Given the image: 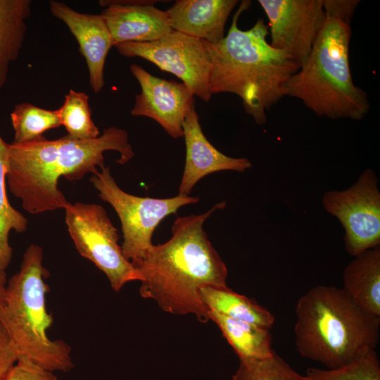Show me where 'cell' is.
<instances>
[{
	"mask_svg": "<svg viewBox=\"0 0 380 380\" xmlns=\"http://www.w3.org/2000/svg\"><path fill=\"white\" fill-rule=\"evenodd\" d=\"M268 19L270 45L300 67L325 21L322 0H259Z\"/></svg>",
	"mask_w": 380,
	"mask_h": 380,
	"instance_id": "11",
	"label": "cell"
},
{
	"mask_svg": "<svg viewBox=\"0 0 380 380\" xmlns=\"http://www.w3.org/2000/svg\"><path fill=\"white\" fill-rule=\"evenodd\" d=\"M343 289L362 310L380 317V246L366 250L347 265Z\"/></svg>",
	"mask_w": 380,
	"mask_h": 380,
	"instance_id": "17",
	"label": "cell"
},
{
	"mask_svg": "<svg viewBox=\"0 0 380 380\" xmlns=\"http://www.w3.org/2000/svg\"><path fill=\"white\" fill-rule=\"evenodd\" d=\"M7 144L0 135V270L5 271L11 261L13 249L8 242L11 230L23 232L28 221L10 203L6 189V174L8 160Z\"/></svg>",
	"mask_w": 380,
	"mask_h": 380,
	"instance_id": "21",
	"label": "cell"
},
{
	"mask_svg": "<svg viewBox=\"0 0 380 380\" xmlns=\"http://www.w3.org/2000/svg\"><path fill=\"white\" fill-rule=\"evenodd\" d=\"M232 380H309L275 353L265 359L240 361Z\"/></svg>",
	"mask_w": 380,
	"mask_h": 380,
	"instance_id": "25",
	"label": "cell"
},
{
	"mask_svg": "<svg viewBox=\"0 0 380 380\" xmlns=\"http://www.w3.org/2000/svg\"><path fill=\"white\" fill-rule=\"evenodd\" d=\"M210 319L220 329L240 361L267 358L275 352L272 347L270 329L238 321L213 310H209Z\"/></svg>",
	"mask_w": 380,
	"mask_h": 380,
	"instance_id": "19",
	"label": "cell"
},
{
	"mask_svg": "<svg viewBox=\"0 0 380 380\" xmlns=\"http://www.w3.org/2000/svg\"><path fill=\"white\" fill-rule=\"evenodd\" d=\"M98 196L108 203L121 223L125 257L132 264L143 259L153 245L154 230L167 216L180 208L196 203L198 197L177 195L171 198L142 197L124 191L117 184L109 167H103L90 178Z\"/></svg>",
	"mask_w": 380,
	"mask_h": 380,
	"instance_id": "7",
	"label": "cell"
},
{
	"mask_svg": "<svg viewBox=\"0 0 380 380\" xmlns=\"http://www.w3.org/2000/svg\"><path fill=\"white\" fill-rule=\"evenodd\" d=\"M120 153L119 164L134 156L125 129L110 127L97 138L76 139L68 135L48 140L44 137L23 144H8L6 182L30 214L64 209L68 201L58 189L61 177L70 181L94 174L105 166L103 153Z\"/></svg>",
	"mask_w": 380,
	"mask_h": 380,
	"instance_id": "2",
	"label": "cell"
},
{
	"mask_svg": "<svg viewBox=\"0 0 380 380\" xmlns=\"http://www.w3.org/2000/svg\"><path fill=\"white\" fill-rule=\"evenodd\" d=\"M13 144H23L42 138L45 132L61 126L57 110L39 108L29 103L15 106L11 113Z\"/></svg>",
	"mask_w": 380,
	"mask_h": 380,
	"instance_id": "22",
	"label": "cell"
},
{
	"mask_svg": "<svg viewBox=\"0 0 380 380\" xmlns=\"http://www.w3.org/2000/svg\"><path fill=\"white\" fill-rule=\"evenodd\" d=\"M49 276L43 250L36 244L25 250L20 270L7 281L0 303V323L15 348L18 360H27L51 372H70L75 366L70 346L51 340L46 331L53 319L46 308Z\"/></svg>",
	"mask_w": 380,
	"mask_h": 380,
	"instance_id": "5",
	"label": "cell"
},
{
	"mask_svg": "<svg viewBox=\"0 0 380 380\" xmlns=\"http://www.w3.org/2000/svg\"><path fill=\"white\" fill-rule=\"evenodd\" d=\"M350 24L330 17L305 62L291 76L286 96L296 98L320 117L359 120L368 113L367 93L353 80Z\"/></svg>",
	"mask_w": 380,
	"mask_h": 380,
	"instance_id": "6",
	"label": "cell"
},
{
	"mask_svg": "<svg viewBox=\"0 0 380 380\" xmlns=\"http://www.w3.org/2000/svg\"><path fill=\"white\" fill-rule=\"evenodd\" d=\"M378 182L374 171L367 169L350 187L328 191L322 198L326 211L342 224L345 248L353 257L380 246Z\"/></svg>",
	"mask_w": 380,
	"mask_h": 380,
	"instance_id": "9",
	"label": "cell"
},
{
	"mask_svg": "<svg viewBox=\"0 0 380 380\" xmlns=\"http://www.w3.org/2000/svg\"><path fill=\"white\" fill-rule=\"evenodd\" d=\"M30 14V0H0V94L20 54Z\"/></svg>",
	"mask_w": 380,
	"mask_h": 380,
	"instance_id": "18",
	"label": "cell"
},
{
	"mask_svg": "<svg viewBox=\"0 0 380 380\" xmlns=\"http://www.w3.org/2000/svg\"><path fill=\"white\" fill-rule=\"evenodd\" d=\"M200 296L209 310L215 311L235 320L271 329L274 315L254 299L237 293L229 287H203Z\"/></svg>",
	"mask_w": 380,
	"mask_h": 380,
	"instance_id": "20",
	"label": "cell"
},
{
	"mask_svg": "<svg viewBox=\"0 0 380 380\" xmlns=\"http://www.w3.org/2000/svg\"><path fill=\"white\" fill-rule=\"evenodd\" d=\"M161 1H100L106 6L101 13L112 37L113 46L127 42H146L170 32L166 11L156 8Z\"/></svg>",
	"mask_w": 380,
	"mask_h": 380,
	"instance_id": "13",
	"label": "cell"
},
{
	"mask_svg": "<svg viewBox=\"0 0 380 380\" xmlns=\"http://www.w3.org/2000/svg\"><path fill=\"white\" fill-rule=\"evenodd\" d=\"M360 2L357 0H322L327 17L338 19L348 24H350Z\"/></svg>",
	"mask_w": 380,
	"mask_h": 380,
	"instance_id": "27",
	"label": "cell"
},
{
	"mask_svg": "<svg viewBox=\"0 0 380 380\" xmlns=\"http://www.w3.org/2000/svg\"><path fill=\"white\" fill-rule=\"evenodd\" d=\"M249 5V1L241 3L222 40L202 42L210 62L211 94L237 95L246 113L262 125L266 111L286 96L287 84L299 67L267 42L268 26L262 19L249 30L239 28V17Z\"/></svg>",
	"mask_w": 380,
	"mask_h": 380,
	"instance_id": "3",
	"label": "cell"
},
{
	"mask_svg": "<svg viewBox=\"0 0 380 380\" xmlns=\"http://www.w3.org/2000/svg\"><path fill=\"white\" fill-rule=\"evenodd\" d=\"M49 4L53 15L62 20L77 39L87 65L91 87L99 93L105 84L106 58L113 46L103 18L101 14L79 13L61 1H51Z\"/></svg>",
	"mask_w": 380,
	"mask_h": 380,
	"instance_id": "15",
	"label": "cell"
},
{
	"mask_svg": "<svg viewBox=\"0 0 380 380\" xmlns=\"http://www.w3.org/2000/svg\"><path fill=\"white\" fill-rule=\"evenodd\" d=\"M114 46L122 56L142 58L175 75L203 101L211 99L210 62L202 40L172 30L154 41L127 42Z\"/></svg>",
	"mask_w": 380,
	"mask_h": 380,
	"instance_id": "10",
	"label": "cell"
},
{
	"mask_svg": "<svg viewBox=\"0 0 380 380\" xmlns=\"http://www.w3.org/2000/svg\"><path fill=\"white\" fill-rule=\"evenodd\" d=\"M18 361V356L10 338L0 323V380L6 376Z\"/></svg>",
	"mask_w": 380,
	"mask_h": 380,
	"instance_id": "28",
	"label": "cell"
},
{
	"mask_svg": "<svg viewBox=\"0 0 380 380\" xmlns=\"http://www.w3.org/2000/svg\"><path fill=\"white\" fill-rule=\"evenodd\" d=\"M64 210L68 231L77 252L106 274L114 291L119 292L128 282L140 281L138 271L118 244V229L101 205L68 202Z\"/></svg>",
	"mask_w": 380,
	"mask_h": 380,
	"instance_id": "8",
	"label": "cell"
},
{
	"mask_svg": "<svg viewBox=\"0 0 380 380\" xmlns=\"http://www.w3.org/2000/svg\"><path fill=\"white\" fill-rule=\"evenodd\" d=\"M130 71L141 89L131 114L153 119L174 139L182 137L183 122L195 106L192 91L184 83L153 76L137 64H132Z\"/></svg>",
	"mask_w": 380,
	"mask_h": 380,
	"instance_id": "12",
	"label": "cell"
},
{
	"mask_svg": "<svg viewBox=\"0 0 380 380\" xmlns=\"http://www.w3.org/2000/svg\"><path fill=\"white\" fill-rule=\"evenodd\" d=\"M305 376L309 380H380V362L376 348L365 347L341 367L308 368Z\"/></svg>",
	"mask_w": 380,
	"mask_h": 380,
	"instance_id": "24",
	"label": "cell"
},
{
	"mask_svg": "<svg viewBox=\"0 0 380 380\" xmlns=\"http://www.w3.org/2000/svg\"><path fill=\"white\" fill-rule=\"evenodd\" d=\"M57 112L61 126L65 127L68 137L86 140L100 136L99 129L91 119L89 96L84 92L70 90Z\"/></svg>",
	"mask_w": 380,
	"mask_h": 380,
	"instance_id": "23",
	"label": "cell"
},
{
	"mask_svg": "<svg viewBox=\"0 0 380 380\" xmlns=\"http://www.w3.org/2000/svg\"><path fill=\"white\" fill-rule=\"evenodd\" d=\"M182 129L186 159L178 194L189 196L198 182L210 174L224 170L244 172L252 167L247 158L229 157L208 141L202 130L195 106L186 115Z\"/></svg>",
	"mask_w": 380,
	"mask_h": 380,
	"instance_id": "14",
	"label": "cell"
},
{
	"mask_svg": "<svg viewBox=\"0 0 380 380\" xmlns=\"http://www.w3.org/2000/svg\"><path fill=\"white\" fill-rule=\"evenodd\" d=\"M237 0H177L166 11L172 30L209 43L224 35V27Z\"/></svg>",
	"mask_w": 380,
	"mask_h": 380,
	"instance_id": "16",
	"label": "cell"
},
{
	"mask_svg": "<svg viewBox=\"0 0 380 380\" xmlns=\"http://www.w3.org/2000/svg\"><path fill=\"white\" fill-rule=\"evenodd\" d=\"M225 205L221 202L204 213L177 217L171 237L162 244L153 245L143 259L132 264L141 278V297L155 300L166 312L192 314L202 323L210 320L200 289L227 288L228 271L203 225Z\"/></svg>",
	"mask_w": 380,
	"mask_h": 380,
	"instance_id": "1",
	"label": "cell"
},
{
	"mask_svg": "<svg viewBox=\"0 0 380 380\" xmlns=\"http://www.w3.org/2000/svg\"><path fill=\"white\" fill-rule=\"evenodd\" d=\"M3 380H58L53 372L27 360H18Z\"/></svg>",
	"mask_w": 380,
	"mask_h": 380,
	"instance_id": "26",
	"label": "cell"
},
{
	"mask_svg": "<svg viewBox=\"0 0 380 380\" xmlns=\"http://www.w3.org/2000/svg\"><path fill=\"white\" fill-rule=\"evenodd\" d=\"M296 346L305 358L336 369L379 342L380 317L358 307L343 289L314 286L296 306Z\"/></svg>",
	"mask_w": 380,
	"mask_h": 380,
	"instance_id": "4",
	"label": "cell"
},
{
	"mask_svg": "<svg viewBox=\"0 0 380 380\" xmlns=\"http://www.w3.org/2000/svg\"><path fill=\"white\" fill-rule=\"evenodd\" d=\"M7 284L6 274L5 271L0 270V303L3 299Z\"/></svg>",
	"mask_w": 380,
	"mask_h": 380,
	"instance_id": "29",
	"label": "cell"
}]
</instances>
